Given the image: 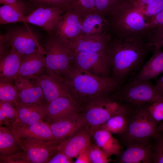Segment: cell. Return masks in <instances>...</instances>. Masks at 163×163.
I'll return each instance as SVG.
<instances>
[{"label": "cell", "mask_w": 163, "mask_h": 163, "mask_svg": "<svg viewBox=\"0 0 163 163\" xmlns=\"http://www.w3.org/2000/svg\"><path fill=\"white\" fill-rule=\"evenodd\" d=\"M24 151L8 127L0 126V157L12 156Z\"/></svg>", "instance_id": "obj_27"}, {"label": "cell", "mask_w": 163, "mask_h": 163, "mask_svg": "<svg viewBox=\"0 0 163 163\" xmlns=\"http://www.w3.org/2000/svg\"><path fill=\"white\" fill-rule=\"evenodd\" d=\"M148 104L133 106L129 110L127 130L121 134L124 145L149 140L156 133L158 123L148 110Z\"/></svg>", "instance_id": "obj_5"}, {"label": "cell", "mask_w": 163, "mask_h": 163, "mask_svg": "<svg viewBox=\"0 0 163 163\" xmlns=\"http://www.w3.org/2000/svg\"><path fill=\"white\" fill-rule=\"evenodd\" d=\"M85 106L83 115L86 124L94 129L100 127L111 117L131 105L125 103L111 94L93 99Z\"/></svg>", "instance_id": "obj_6"}, {"label": "cell", "mask_w": 163, "mask_h": 163, "mask_svg": "<svg viewBox=\"0 0 163 163\" xmlns=\"http://www.w3.org/2000/svg\"><path fill=\"white\" fill-rule=\"evenodd\" d=\"M152 139L154 142L152 144V163H163V133L157 132Z\"/></svg>", "instance_id": "obj_34"}, {"label": "cell", "mask_w": 163, "mask_h": 163, "mask_svg": "<svg viewBox=\"0 0 163 163\" xmlns=\"http://www.w3.org/2000/svg\"><path fill=\"white\" fill-rule=\"evenodd\" d=\"M163 73V51L155 47L149 59L138 72L134 79L141 81H150Z\"/></svg>", "instance_id": "obj_21"}, {"label": "cell", "mask_w": 163, "mask_h": 163, "mask_svg": "<svg viewBox=\"0 0 163 163\" xmlns=\"http://www.w3.org/2000/svg\"><path fill=\"white\" fill-rule=\"evenodd\" d=\"M45 53L37 51L21 58L18 75L31 78L46 70Z\"/></svg>", "instance_id": "obj_23"}, {"label": "cell", "mask_w": 163, "mask_h": 163, "mask_svg": "<svg viewBox=\"0 0 163 163\" xmlns=\"http://www.w3.org/2000/svg\"><path fill=\"white\" fill-rule=\"evenodd\" d=\"M15 136L30 163H47L57 150L61 142L57 140L46 141L35 138Z\"/></svg>", "instance_id": "obj_9"}, {"label": "cell", "mask_w": 163, "mask_h": 163, "mask_svg": "<svg viewBox=\"0 0 163 163\" xmlns=\"http://www.w3.org/2000/svg\"><path fill=\"white\" fill-rule=\"evenodd\" d=\"M47 105L46 102L28 105L18 104L15 106L18 118L14 124L30 125L43 121L46 115Z\"/></svg>", "instance_id": "obj_20"}, {"label": "cell", "mask_w": 163, "mask_h": 163, "mask_svg": "<svg viewBox=\"0 0 163 163\" xmlns=\"http://www.w3.org/2000/svg\"><path fill=\"white\" fill-rule=\"evenodd\" d=\"M112 94L127 104L135 106L163 100V96L150 81L133 79L120 85Z\"/></svg>", "instance_id": "obj_7"}, {"label": "cell", "mask_w": 163, "mask_h": 163, "mask_svg": "<svg viewBox=\"0 0 163 163\" xmlns=\"http://www.w3.org/2000/svg\"><path fill=\"white\" fill-rule=\"evenodd\" d=\"M0 163H30L24 151L14 155L0 157Z\"/></svg>", "instance_id": "obj_40"}, {"label": "cell", "mask_w": 163, "mask_h": 163, "mask_svg": "<svg viewBox=\"0 0 163 163\" xmlns=\"http://www.w3.org/2000/svg\"><path fill=\"white\" fill-rule=\"evenodd\" d=\"M88 147L78 155L76 158V159L75 163H91L89 157Z\"/></svg>", "instance_id": "obj_44"}, {"label": "cell", "mask_w": 163, "mask_h": 163, "mask_svg": "<svg viewBox=\"0 0 163 163\" xmlns=\"http://www.w3.org/2000/svg\"><path fill=\"white\" fill-rule=\"evenodd\" d=\"M0 59V81L13 83L18 74L21 63V56L11 48Z\"/></svg>", "instance_id": "obj_26"}, {"label": "cell", "mask_w": 163, "mask_h": 163, "mask_svg": "<svg viewBox=\"0 0 163 163\" xmlns=\"http://www.w3.org/2000/svg\"><path fill=\"white\" fill-rule=\"evenodd\" d=\"M140 10L147 21L149 18L163 11V0H151Z\"/></svg>", "instance_id": "obj_36"}, {"label": "cell", "mask_w": 163, "mask_h": 163, "mask_svg": "<svg viewBox=\"0 0 163 163\" xmlns=\"http://www.w3.org/2000/svg\"><path fill=\"white\" fill-rule=\"evenodd\" d=\"M150 30L163 26V11L147 20Z\"/></svg>", "instance_id": "obj_42"}, {"label": "cell", "mask_w": 163, "mask_h": 163, "mask_svg": "<svg viewBox=\"0 0 163 163\" xmlns=\"http://www.w3.org/2000/svg\"><path fill=\"white\" fill-rule=\"evenodd\" d=\"M41 45L45 52L46 70L62 79L72 65L73 52L66 43L55 34H49Z\"/></svg>", "instance_id": "obj_4"}, {"label": "cell", "mask_w": 163, "mask_h": 163, "mask_svg": "<svg viewBox=\"0 0 163 163\" xmlns=\"http://www.w3.org/2000/svg\"><path fill=\"white\" fill-rule=\"evenodd\" d=\"M151 0H137L136 4L140 10L144 7Z\"/></svg>", "instance_id": "obj_46"}, {"label": "cell", "mask_w": 163, "mask_h": 163, "mask_svg": "<svg viewBox=\"0 0 163 163\" xmlns=\"http://www.w3.org/2000/svg\"><path fill=\"white\" fill-rule=\"evenodd\" d=\"M132 0H95L97 12L106 16L112 11Z\"/></svg>", "instance_id": "obj_32"}, {"label": "cell", "mask_w": 163, "mask_h": 163, "mask_svg": "<svg viewBox=\"0 0 163 163\" xmlns=\"http://www.w3.org/2000/svg\"><path fill=\"white\" fill-rule=\"evenodd\" d=\"M86 124L83 114L78 111L52 122L50 125L54 138L61 142L82 129Z\"/></svg>", "instance_id": "obj_13"}, {"label": "cell", "mask_w": 163, "mask_h": 163, "mask_svg": "<svg viewBox=\"0 0 163 163\" xmlns=\"http://www.w3.org/2000/svg\"><path fill=\"white\" fill-rule=\"evenodd\" d=\"M132 0L134 2H135L136 3L137 1V0Z\"/></svg>", "instance_id": "obj_49"}, {"label": "cell", "mask_w": 163, "mask_h": 163, "mask_svg": "<svg viewBox=\"0 0 163 163\" xmlns=\"http://www.w3.org/2000/svg\"><path fill=\"white\" fill-rule=\"evenodd\" d=\"M15 107L12 104L0 101V125L9 127L17 120Z\"/></svg>", "instance_id": "obj_30"}, {"label": "cell", "mask_w": 163, "mask_h": 163, "mask_svg": "<svg viewBox=\"0 0 163 163\" xmlns=\"http://www.w3.org/2000/svg\"><path fill=\"white\" fill-rule=\"evenodd\" d=\"M28 4L33 7L52 6L70 9L71 0H27Z\"/></svg>", "instance_id": "obj_37"}, {"label": "cell", "mask_w": 163, "mask_h": 163, "mask_svg": "<svg viewBox=\"0 0 163 163\" xmlns=\"http://www.w3.org/2000/svg\"><path fill=\"white\" fill-rule=\"evenodd\" d=\"M11 46L8 39L5 34L0 37V58L7 53L11 50Z\"/></svg>", "instance_id": "obj_43"}, {"label": "cell", "mask_w": 163, "mask_h": 163, "mask_svg": "<svg viewBox=\"0 0 163 163\" xmlns=\"http://www.w3.org/2000/svg\"><path fill=\"white\" fill-rule=\"evenodd\" d=\"M83 16L72 9L65 12L60 18L53 34L58 36L68 46L81 35Z\"/></svg>", "instance_id": "obj_12"}, {"label": "cell", "mask_w": 163, "mask_h": 163, "mask_svg": "<svg viewBox=\"0 0 163 163\" xmlns=\"http://www.w3.org/2000/svg\"><path fill=\"white\" fill-rule=\"evenodd\" d=\"M113 37L147 40L149 24L135 2L131 1L118 7L106 16Z\"/></svg>", "instance_id": "obj_3"}, {"label": "cell", "mask_w": 163, "mask_h": 163, "mask_svg": "<svg viewBox=\"0 0 163 163\" xmlns=\"http://www.w3.org/2000/svg\"><path fill=\"white\" fill-rule=\"evenodd\" d=\"M70 7L83 16L96 12L95 0H71Z\"/></svg>", "instance_id": "obj_33"}, {"label": "cell", "mask_w": 163, "mask_h": 163, "mask_svg": "<svg viewBox=\"0 0 163 163\" xmlns=\"http://www.w3.org/2000/svg\"><path fill=\"white\" fill-rule=\"evenodd\" d=\"M29 5L34 8V10L19 22L29 23L40 27L49 34L54 33L60 18L69 9L56 7Z\"/></svg>", "instance_id": "obj_11"}, {"label": "cell", "mask_w": 163, "mask_h": 163, "mask_svg": "<svg viewBox=\"0 0 163 163\" xmlns=\"http://www.w3.org/2000/svg\"><path fill=\"white\" fill-rule=\"evenodd\" d=\"M155 47L143 39L112 37L105 51L111 67V78L120 85L134 72L139 71Z\"/></svg>", "instance_id": "obj_1"}, {"label": "cell", "mask_w": 163, "mask_h": 163, "mask_svg": "<svg viewBox=\"0 0 163 163\" xmlns=\"http://www.w3.org/2000/svg\"><path fill=\"white\" fill-rule=\"evenodd\" d=\"M157 132L163 133V122L158 124Z\"/></svg>", "instance_id": "obj_48"}, {"label": "cell", "mask_w": 163, "mask_h": 163, "mask_svg": "<svg viewBox=\"0 0 163 163\" xmlns=\"http://www.w3.org/2000/svg\"><path fill=\"white\" fill-rule=\"evenodd\" d=\"M88 150L91 163H107L111 161L110 157L96 145L91 143L88 146Z\"/></svg>", "instance_id": "obj_35"}, {"label": "cell", "mask_w": 163, "mask_h": 163, "mask_svg": "<svg viewBox=\"0 0 163 163\" xmlns=\"http://www.w3.org/2000/svg\"><path fill=\"white\" fill-rule=\"evenodd\" d=\"M91 129V135L96 145L107 155L110 157L112 155L120 154L123 147L119 141L112 136L111 133L100 127Z\"/></svg>", "instance_id": "obj_25"}, {"label": "cell", "mask_w": 163, "mask_h": 163, "mask_svg": "<svg viewBox=\"0 0 163 163\" xmlns=\"http://www.w3.org/2000/svg\"><path fill=\"white\" fill-rule=\"evenodd\" d=\"M111 38L109 33L99 36L81 37L68 46L73 53L101 52L105 50Z\"/></svg>", "instance_id": "obj_22"}, {"label": "cell", "mask_w": 163, "mask_h": 163, "mask_svg": "<svg viewBox=\"0 0 163 163\" xmlns=\"http://www.w3.org/2000/svg\"><path fill=\"white\" fill-rule=\"evenodd\" d=\"M0 101L8 102L14 106L18 103V93L13 83L0 81Z\"/></svg>", "instance_id": "obj_31"}, {"label": "cell", "mask_w": 163, "mask_h": 163, "mask_svg": "<svg viewBox=\"0 0 163 163\" xmlns=\"http://www.w3.org/2000/svg\"><path fill=\"white\" fill-rule=\"evenodd\" d=\"M72 159L67 156L62 152L57 149L53 155L47 163H72Z\"/></svg>", "instance_id": "obj_41"}, {"label": "cell", "mask_w": 163, "mask_h": 163, "mask_svg": "<svg viewBox=\"0 0 163 163\" xmlns=\"http://www.w3.org/2000/svg\"><path fill=\"white\" fill-rule=\"evenodd\" d=\"M149 45L161 48L163 46V26L150 30L147 38Z\"/></svg>", "instance_id": "obj_38"}, {"label": "cell", "mask_w": 163, "mask_h": 163, "mask_svg": "<svg viewBox=\"0 0 163 163\" xmlns=\"http://www.w3.org/2000/svg\"><path fill=\"white\" fill-rule=\"evenodd\" d=\"M44 71L31 78L40 86L47 104L59 97L72 95L62 79Z\"/></svg>", "instance_id": "obj_14"}, {"label": "cell", "mask_w": 163, "mask_h": 163, "mask_svg": "<svg viewBox=\"0 0 163 163\" xmlns=\"http://www.w3.org/2000/svg\"><path fill=\"white\" fill-rule=\"evenodd\" d=\"M50 124L42 121L30 125L14 123L8 128L16 136L35 138L46 141L56 140L50 128Z\"/></svg>", "instance_id": "obj_19"}, {"label": "cell", "mask_w": 163, "mask_h": 163, "mask_svg": "<svg viewBox=\"0 0 163 163\" xmlns=\"http://www.w3.org/2000/svg\"><path fill=\"white\" fill-rule=\"evenodd\" d=\"M13 83L18 92V104L28 105L46 102L41 88L33 79L18 75Z\"/></svg>", "instance_id": "obj_15"}, {"label": "cell", "mask_w": 163, "mask_h": 163, "mask_svg": "<svg viewBox=\"0 0 163 163\" xmlns=\"http://www.w3.org/2000/svg\"><path fill=\"white\" fill-rule=\"evenodd\" d=\"M27 7L20 0L15 5H3L0 7V24L19 22L26 16L24 13Z\"/></svg>", "instance_id": "obj_28"}, {"label": "cell", "mask_w": 163, "mask_h": 163, "mask_svg": "<svg viewBox=\"0 0 163 163\" xmlns=\"http://www.w3.org/2000/svg\"><path fill=\"white\" fill-rule=\"evenodd\" d=\"M134 142L124 145L126 149L121 154V163H152L153 152L150 140Z\"/></svg>", "instance_id": "obj_16"}, {"label": "cell", "mask_w": 163, "mask_h": 163, "mask_svg": "<svg viewBox=\"0 0 163 163\" xmlns=\"http://www.w3.org/2000/svg\"><path fill=\"white\" fill-rule=\"evenodd\" d=\"M108 28L106 16L97 12L90 13L83 16L81 37L105 34L108 33Z\"/></svg>", "instance_id": "obj_24"}, {"label": "cell", "mask_w": 163, "mask_h": 163, "mask_svg": "<svg viewBox=\"0 0 163 163\" xmlns=\"http://www.w3.org/2000/svg\"><path fill=\"white\" fill-rule=\"evenodd\" d=\"M24 24L25 27L12 29L6 33L12 49L21 58L37 51L45 53L27 23Z\"/></svg>", "instance_id": "obj_10"}, {"label": "cell", "mask_w": 163, "mask_h": 163, "mask_svg": "<svg viewBox=\"0 0 163 163\" xmlns=\"http://www.w3.org/2000/svg\"><path fill=\"white\" fill-rule=\"evenodd\" d=\"M62 79L80 106L96 97L112 94L120 86L111 77L98 76L83 72L72 65Z\"/></svg>", "instance_id": "obj_2"}, {"label": "cell", "mask_w": 163, "mask_h": 163, "mask_svg": "<svg viewBox=\"0 0 163 163\" xmlns=\"http://www.w3.org/2000/svg\"><path fill=\"white\" fill-rule=\"evenodd\" d=\"M155 85L157 90L163 96V75L158 79Z\"/></svg>", "instance_id": "obj_45"}, {"label": "cell", "mask_w": 163, "mask_h": 163, "mask_svg": "<svg viewBox=\"0 0 163 163\" xmlns=\"http://www.w3.org/2000/svg\"><path fill=\"white\" fill-rule=\"evenodd\" d=\"M80 106L72 95L59 97L47 104L45 121L52 122L78 111Z\"/></svg>", "instance_id": "obj_18"}, {"label": "cell", "mask_w": 163, "mask_h": 163, "mask_svg": "<svg viewBox=\"0 0 163 163\" xmlns=\"http://www.w3.org/2000/svg\"><path fill=\"white\" fill-rule=\"evenodd\" d=\"M82 129L59 143L58 150L69 158H76L91 143L92 129L88 127Z\"/></svg>", "instance_id": "obj_17"}, {"label": "cell", "mask_w": 163, "mask_h": 163, "mask_svg": "<svg viewBox=\"0 0 163 163\" xmlns=\"http://www.w3.org/2000/svg\"><path fill=\"white\" fill-rule=\"evenodd\" d=\"M72 65L83 72L98 76L111 77V66L105 50L73 53Z\"/></svg>", "instance_id": "obj_8"}, {"label": "cell", "mask_w": 163, "mask_h": 163, "mask_svg": "<svg viewBox=\"0 0 163 163\" xmlns=\"http://www.w3.org/2000/svg\"><path fill=\"white\" fill-rule=\"evenodd\" d=\"M133 106L115 115L100 126L111 133L122 134L126 131L128 125V113Z\"/></svg>", "instance_id": "obj_29"}, {"label": "cell", "mask_w": 163, "mask_h": 163, "mask_svg": "<svg viewBox=\"0 0 163 163\" xmlns=\"http://www.w3.org/2000/svg\"><path fill=\"white\" fill-rule=\"evenodd\" d=\"M147 108L151 117L158 124L163 121V100L149 104Z\"/></svg>", "instance_id": "obj_39"}, {"label": "cell", "mask_w": 163, "mask_h": 163, "mask_svg": "<svg viewBox=\"0 0 163 163\" xmlns=\"http://www.w3.org/2000/svg\"><path fill=\"white\" fill-rule=\"evenodd\" d=\"M19 0H0V3L3 5H15L16 4Z\"/></svg>", "instance_id": "obj_47"}]
</instances>
